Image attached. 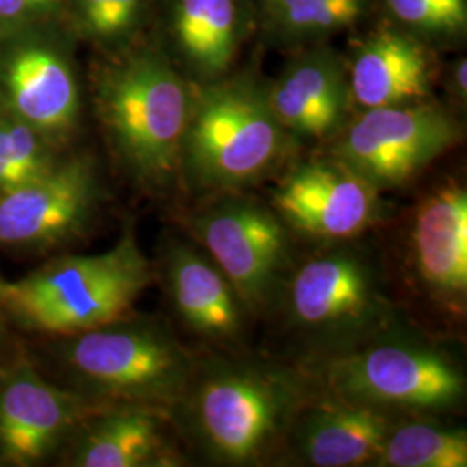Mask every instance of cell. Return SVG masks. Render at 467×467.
Listing matches in <instances>:
<instances>
[{
	"instance_id": "cell-21",
	"label": "cell",
	"mask_w": 467,
	"mask_h": 467,
	"mask_svg": "<svg viewBox=\"0 0 467 467\" xmlns=\"http://www.w3.org/2000/svg\"><path fill=\"white\" fill-rule=\"evenodd\" d=\"M268 32L281 42H303L341 32L368 11V0H264Z\"/></svg>"
},
{
	"instance_id": "cell-18",
	"label": "cell",
	"mask_w": 467,
	"mask_h": 467,
	"mask_svg": "<svg viewBox=\"0 0 467 467\" xmlns=\"http://www.w3.org/2000/svg\"><path fill=\"white\" fill-rule=\"evenodd\" d=\"M248 30L243 0H173L175 46L201 80L215 82L229 71Z\"/></svg>"
},
{
	"instance_id": "cell-12",
	"label": "cell",
	"mask_w": 467,
	"mask_h": 467,
	"mask_svg": "<svg viewBox=\"0 0 467 467\" xmlns=\"http://www.w3.org/2000/svg\"><path fill=\"white\" fill-rule=\"evenodd\" d=\"M265 94L284 130L303 139H324L339 130L351 98L345 67L327 49L291 61Z\"/></svg>"
},
{
	"instance_id": "cell-15",
	"label": "cell",
	"mask_w": 467,
	"mask_h": 467,
	"mask_svg": "<svg viewBox=\"0 0 467 467\" xmlns=\"http://www.w3.org/2000/svg\"><path fill=\"white\" fill-rule=\"evenodd\" d=\"M82 403L25 372L0 393V453L26 466L44 459L80 418Z\"/></svg>"
},
{
	"instance_id": "cell-13",
	"label": "cell",
	"mask_w": 467,
	"mask_h": 467,
	"mask_svg": "<svg viewBox=\"0 0 467 467\" xmlns=\"http://www.w3.org/2000/svg\"><path fill=\"white\" fill-rule=\"evenodd\" d=\"M412 256L428 291L451 306L467 295V194L457 184L438 187L419 204Z\"/></svg>"
},
{
	"instance_id": "cell-8",
	"label": "cell",
	"mask_w": 467,
	"mask_h": 467,
	"mask_svg": "<svg viewBox=\"0 0 467 467\" xmlns=\"http://www.w3.org/2000/svg\"><path fill=\"white\" fill-rule=\"evenodd\" d=\"M192 227L244 308H267L287 265V237L281 218L251 201H220L202 210Z\"/></svg>"
},
{
	"instance_id": "cell-17",
	"label": "cell",
	"mask_w": 467,
	"mask_h": 467,
	"mask_svg": "<svg viewBox=\"0 0 467 467\" xmlns=\"http://www.w3.org/2000/svg\"><path fill=\"white\" fill-rule=\"evenodd\" d=\"M167 277L173 306L191 331L222 343L241 336L244 305L210 256L177 244L168 253Z\"/></svg>"
},
{
	"instance_id": "cell-7",
	"label": "cell",
	"mask_w": 467,
	"mask_h": 467,
	"mask_svg": "<svg viewBox=\"0 0 467 467\" xmlns=\"http://www.w3.org/2000/svg\"><path fill=\"white\" fill-rule=\"evenodd\" d=\"M329 383L341 399L414 412L447 410L466 391L464 376L447 355L407 343L376 345L336 360Z\"/></svg>"
},
{
	"instance_id": "cell-19",
	"label": "cell",
	"mask_w": 467,
	"mask_h": 467,
	"mask_svg": "<svg viewBox=\"0 0 467 467\" xmlns=\"http://www.w3.org/2000/svg\"><path fill=\"white\" fill-rule=\"evenodd\" d=\"M17 113L46 130H67L77 117L78 94L69 67L49 50H23L7 69Z\"/></svg>"
},
{
	"instance_id": "cell-23",
	"label": "cell",
	"mask_w": 467,
	"mask_h": 467,
	"mask_svg": "<svg viewBox=\"0 0 467 467\" xmlns=\"http://www.w3.org/2000/svg\"><path fill=\"white\" fill-rule=\"evenodd\" d=\"M389 16L418 38H455L467 28V0H384Z\"/></svg>"
},
{
	"instance_id": "cell-16",
	"label": "cell",
	"mask_w": 467,
	"mask_h": 467,
	"mask_svg": "<svg viewBox=\"0 0 467 467\" xmlns=\"http://www.w3.org/2000/svg\"><path fill=\"white\" fill-rule=\"evenodd\" d=\"M391 428L383 409L339 397L320 401L301 414L296 447L310 466L376 464Z\"/></svg>"
},
{
	"instance_id": "cell-6",
	"label": "cell",
	"mask_w": 467,
	"mask_h": 467,
	"mask_svg": "<svg viewBox=\"0 0 467 467\" xmlns=\"http://www.w3.org/2000/svg\"><path fill=\"white\" fill-rule=\"evenodd\" d=\"M461 139V127L430 102L366 109L341 132L333 156L376 189L409 182Z\"/></svg>"
},
{
	"instance_id": "cell-26",
	"label": "cell",
	"mask_w": 467,
	"mask_h": 467,
	"mask_svg": "<svg viewBox=\"0 0 467 467\" xmlns=\"http://www.w3.org/2000/svg\"><path fill=\"white\" fill-rule=\"evenodd\" d=\"M59 0H0V17H16L35 9L54 7Z\"/></svg>"
},
{
	"instance_id": "cell-14",
	"label": "cell",
	"mask_w": 467,
	"mask_h": 467,
	"mask_svg": "<svg viewBox=\"0 0 467 467\" xmlns=\"http://www.w3.org/2000/svg\"><path fill=\"white\" fill-rule=\"evenodd\" d=\"M433 65L420 38L383 30L368 35L353 52L351 99L364 109L418 102L430 96Z\"/></svg>"
},
{
	"instance_id": "cell-10",
	"label": "cell",
	"mask_w": 467,
	"mask_h": 467,
	"mask_svg": "<svg viewBox=\"0 0 467 467\" xmlns=\"http://www.w3.org/2000/svg\"><path fill=\"white\" fill-rule=\"evenodd\" d=\"M293 322L318 336H350L368 327L381 312L370 268L351 253L306 262L287 289Z\"/></svg>"
},
{
	"instance_id": "cell-20",
	"label": "cell",
	"mask_w": 467,
	"mask_h": 467,
	"mask_svg": "<svg viewBox=\"0 0 467 467\" xmlns=\"http://www.w3.org/2000/svg\"><path fill=\"white\" fill-rule=\"evenodd\" d=\"M167 453L161 422L154 410H118L90 430L77 455V466L139 467L160 464Z\"/></svg>"
},
{
	"instance_id": "cell-27",
	"label": "cell",
	"mask_w": 467,
	"mask_h": 467,
	"mask_svg": "<svg viewBox=\"0 0 467 467\" xmlns=\"http://www.w3.org/2000/svg\"><path fill=\"white\" fill-rule=\"evenodd\" d=\"M466 73H467V61L462 57L455 63L453 71H451V85H453V92L457 94L459 99H466Z\"/></svg>"
},
{
	"instance_id": "cell-3",
	"label": "cell",
	"mask_w": 467,
	"mask_h": 467,
	"mask_svg": "<svg viewBox=\"0 0 467 467\" xmlns=\"http://www.w3.org/2000/svg\"><path fill=\"white\" fill-rule=\"evenodd\" d=\"M192 94L167 59L140 52L109 67L99 108L121 161L142 185L165 189L181 170Z\"/></svg>"
},
{
	"instance_id": "cell-2",
	"label": "cell",
	"mask_w": 467,
	"mask_h": 467,
	"mask_svg": "<svg viewBox=\"0 0 467 467\" xmlns=\"http://www.w3.org/2000/svg\"><path fill=\"white\" fill-rule=\"evenodd\" d=\"M289 139L265 88L246 78L215 80L192 94L181 168L202 191H239L281 165Z\"/></svg>"
},
{
	"instance_id": "cell-22",
	"label": "cell",
	"mask_w": 467,
	"mask_h": 467,
	"mask_svg": "<svg viewBox=\"0 0 467 467\" xmlns=\"http://www.w3.org/2000/svg\"><path fill=\"white\" fill-rule=\"evenodd\" d=\"M376 466L466 467V431L430 422L393 426Z\"/></svg>"
},
{
	"instance_id": "cell-25",
	"label": "cell",
	"mask_w": 467,
	"mask_h": 467,
	"mask_svg": "<svg viewBox=\"0 0 467 467\" xmlns=\"http://www.w3.org/2000/svg\"><path fill=\"white\" fill-rule=\"evenodd\" d=\"M5 127H7V132H9L11 148H13L17 167L23 171L26 181L30 182L36 177H40L42 173H46L47 170L42 165L34 132L23 123H11V125H5Z\"/></svg>"
},
{
	"instance_id": "cell-11",
	"label": "cell",
	"mask_w": 467,
	"mask_h": 467,
	"mask_svg": "<svg viewBox=\"0 0 467 467\" xmlns=\"http://www.w3.org/2000/svg\"><path fill=\"white\" fill-rule=\"evenodd\" d=\"M98 200L90 168L75 161L0 194V244L44 246L78 233Z\"/></svg>"
},
{
	"instance_id": "cell-4",
	"label": "cell",
	"mask_w": 467,
	"mask_h": 467,
	"mask_svg": "<svg viewBox=\"0 0 467 467\" xmlns=\"http://www.w3.org/2000/svg\"><path fill=\"white\" fill-rule=\"evenodd\" d=\"M189 420L196 441L222 464L265 459L298 416L303 388L279 368L218 364L189 381Z\"/></svg>"
},
{
	"instance_id": "cell-1",
	"label": "cell",
	"mask_w": 467,
	"mask_h": 467,
	"mask_svg": "<svg viewBox=\"0 0 467 467\" xmlns=\"http://www.w3.org/2000/svg\"><path fill=\"white\" fill-rule=\"evenodd\" d=\"M132 235L92 256H71L17 283H0V303L26 327L77 336L121 322L150 283Z\"/></svg>"
},
{
	"instance_id": "cell-9",
	"label": "cell",
	"mask_w": 467,
	"mask_h": 467,
	"mask_svg": "<svg viewBox=\"0 0 467 467\" xmlns=\"http://www.w3.org/2000/svg\"><path fill=\"white\" fill-rule=\"evenodd\" d=\"M277 217L318 241H347L379 217V189L343 163L310 161L289 171L272 196Z\"/></svg>"
},
{
	"instance_id": "cell-5",
	"label": "cell",
	"mask_w": 467,
	"mask_h": 467,
	"mask_svg": "<svg viewBox=\"0 0 467 467\" xmlns=\"http://www.w3.org/2000/svg\"><path fill=\"white\" fill-rule=\"evenodd\" d=\"M69 364L85 383L113 399L170 405L184 399L192 370L184 350L163 329L104 326L77 334Z\"/></svg>"
},
{
	"instance_id": "cell-24",
	"label": "cell",
	"mask_w": 467,
	"mask_h": 467,
	"mask_svg": "<svg viewBox=\"0 0 467 467\" xmlns=\"http://www.w3.org/2000/svg\"><path fill=\"white\" fill-rule=\"evenodd\" d=\"M144 0H82L87 30L100 38L127 34L140 15Z\"/></svg>"
}]
</instances>
